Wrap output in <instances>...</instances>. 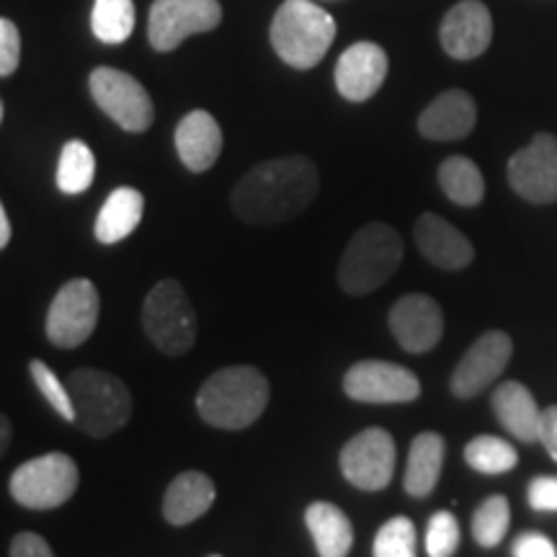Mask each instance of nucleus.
Wrapping results in <instances>:
<instances>
[{
	"instance_id": "nucleus-1",
	"label": "nucleus",
	"mask_w": 557,
	"mask_h": 557,
	"mask_svg": "<svg viewBox=\"0 0 557 557\" xmlns=\"http://www.w3.org/2000/svg\"><path fill=\"white\" fill-rule=\"evenodd\" d=\"M320 191L318 165L305 156L271 158L235 184L233 212L248 225H278L302 214Z\"/></svg>"
},
{
	"instance_id": "nucleus-2",
	"label": "nucleus",
	"mask_w": 557,
	"mask_h": 557,
	"mask_svg": "<svg viewBox=\"0 0 557 557\" xmlns=\"http://www.w3.org/2000/svg\"><path fill=\"white\" fill-rule=\"evenodd\" d=\"M271 385L256 367H225L209 374L197 393L201 421L222 431L253 426L269 406Z\"/></svg>"
},
{
	"instance_id": "nucleus-3",
	"label": "nucleus",
	"mask_w": 557,
	"mask_h": 557,
	"mask_svg": "<svg viewBox=\"0 0 557 557\" xmlns=\"http://www.w3.org/2000/svg\"><path fill=\"white\" fill-rule=\"evenodd\" d=\"M403 238L393 225L369 222L354 233L338 263V284L346 295H369L393 278L403 263Z\"/></svg>"
},
{
	"instance_id": "nucleus-4",
	"label": "nucleus",
	"mask_w": 557,
	"mask_h": 557,
	"mask_svg": "<svg viewBox=\"0 0 557 557\" xmlns=\"http://www.w3.org/2000/svg\"><path fill=\"white\" fill-rule=\"evenodd\" d=\"M336 21L312 0H284L271 21V47L295 70H310L331 50Z\"/></svg>"
},
{
	"instance_id": "nucleus-5",
	"label": "nucleus",
	"mask_w": 557,
	"mask_h": 557,
	"mask_svg": "<svg viewBox=\"0 0 557 557\" xmlns=\"http://www.w3.org/2000/svg\"><path fill=\"white\" fill-rule=\"evenodd\" d=\"M75 406V426L94 438H107L124 429L132 418V393L116 374L103 369H75L67 380Z\"/></svg>"
},
{
	"instance_id": "nucleus-6",
	"label": "nucleus",
	"mask_w": 557,
	"mask_h": 557,
	"mask_svg": "<svg viewBox=\"0 0 557 557\" xmlns=\"http://www.w3.org/2000/svg\"><path fill=\"white\" fill-rule=\"evenodd\" d=\"M143 329L150 344L165 357H184L197 344V315L176 278H163L143 302Z\"/></svg>"
},
{
	"instance_id": "nucleus-7",
	"label": "nucleus",
	"mask_w": 557,
	"mask_h": 557,
	"mask_svg": "<svg viewBox=\"0 0 557 557\" xmlns=\"http://www.w3.org/2000/svg\"><path fill=\"white\" fill-rule=\"evenodd\" d=\"M78 465L65 451L34 457L11 475L9 491L16 504L32 511H50L67 504L78 491Z\"/></svg>"
},
{
	"instance_id": "nucleus-8",
	"label": "nucleus",
	"mask_w": 557,
	"mask_h": 557,
	"mask_svg": "<svg viewBox=\"0 0 557 557\" xmlns=\"http://www.w3.org/2000/svg\"><path fill=\"white\" fill-rule=\"evenodd\" d=\"M88 88L99 109L124 132H148L156 120L150 94L135 75L116 67H96L88 78Z\"/></svg>"
},
{
	"instance_id": "nucleus-9",
	"label": "nucleus",
	"mask_w": 557,
	"mask_h": 557,
	"mask_svg": "<svg viewBox=\"0 0 557 557\" xmlns=\"http://www.w3.org/2000/svg\"><path fill=\"white\" fill-rule=\"evenodd\" d=\"M101 297L90 278H70L47 310V338L58 348H78L99 325Z\"/></svg>"
},
{
	"instance_id": "nucleus-10",
	"label": "nucleus",
	"mask_w": 557,
	"mask_h": 557,
	"mask_svg": "<svg viewBox=\"0 0 557 557\" xmlns=\"http://www.w3.org/2000/svg\"><path fill=\"white\" fill-rule=\"evenodd\" d=\"M220 24V0H156L150 5L148 39L156 52H173L191 34L212 32Z\"/></svg>"
},
{
	"instance_id": "nucleus-11",
	"label": "nucleus",
	"mask_w": 557,
	"mask_h": 557,
	"mask_svg": "<svg viewBox=\"0 0 557 557\" xmlns=\"http://www.w3.org/2000/svg\"><path fill=\"white\" fill-rule=\"evenodd\" d=\"M341 472L354 487L367 493L385 491L393 483L398 449L395 438L385 429H364L344 444L338 457Z\"/></svg>"
},
{
	"instance_id": "nucleus-12",
	"label": "nucleus",
	"mask_w": 557,
	"mask_h": 557,
	"mask_svg": "<svg viewBox=\"0 0 557 557\" xmlns=\"http://www.w3.org/2000/svg\"><path fill=\"white\" fill-rule=\"evenodd\" d=\"M344 393L351 400L369 403V406H395V403H413L421 398V382L408 367L367 359L344 374Z\"/></svg>"
},
{
	"instance_id": "nucleus-13",
	"label": "nucleus",
	"mask_w": 557,
	"mask_h": 557,
	"mask_svg": "<svg viewBox=\"0 0 557 557\" xmlns=\"http://www.w3.org/2000/svg\"><path fill=\"white\" fill-rule=\"evenodd\" d=\"M506 173L508 184L521 199L553 205L557 201V137L537 132L532 143L513 152Z\"/></svg>"
},
{
	"instance_id": "nucleus-14",
	"label": "nucleus",
	"mask_w": 557,
	"mask_h": 557,
	"mask_svg": "<svg viewBox=\"0 0 557 557\" xmlns=\"http://www.w3.org/2000/svg\"><path fill=\"white\" fill-rule=\"evenodd\" d=\"M513 344L504 331H487L462 354L449 380L451 395L459 400L478 398L506 372Z\"/></svg>"
},
{
	"instance_id": "nucleus-15",
	"label": "nucleus",
	"mask_w": 557,
	"mask_h": 557,
	"mask_svg": "<svg viewBox=\"0 0 557 557\" xmlns=\"http://www.w3.org/2000/svg\"><path fill=\"white\" fill-rule=\"evenodd\" d=\"M387 325L403 351L429 354L444 336V312L434 297L410 292L393 305Z\"/></svg>"
},
{
	"instance_id": "nucleus-16",
	"label": "nucleus",
	"mask_w": 557,
	"mask_h": 557,
	"mask_svg": "<svg viewBox=\"0 0 557 557\" xmlns=\"http://www.w3.org/2000/svg\"><path fill=\"white\" fill-rule=\"evenodd\" d=\"M438 41L451 60L468 62L487 52L493 41V16L483 0H459L438 29Z\"/></svg>"
},
{
	"instance_id": "nucleus-17",
	"label": "nucleus",
	"mask_w": 557,
	"mask_h": 557,
	"mask_svg": "<svg viewBox=\"0 0 557 557\" xmlns=\"http://www.w3.org/2000/svg\"><path fill=\"white\" fill-rule=\"evenodd\" d=\"M387 52L374 41H357L336 62V88L346 101H369L387 78Z\"/></svg>"
},
{
	"instance_id": "nucleus-18",
	"label": "nucleus",
	"mask_w": 557,
	"mask_h": 557,
	"mask_svg": "<svg viewBox=\"0 0 557 557\" xmlns=\"http://www.w3.org/2000/svg\"><path fill=\"white\" fill-rule=\"evenodd\" d=\"M413 238L423 259L434 263L436 269L459 271L468 269L475 259V248H472L468 235L459 233L451 222L438 218L434 212H423L416 220Z\"/></svg>"
},
{
	"instance_id": "nucleus-19",
	"label": "nucleus",
	"mask_w": 557,
	"mask_h": 557,
	"mask_svg": "<svg viewBox=\"0 0 557 557\" xmlns=\"http://www.w3.org/2000/svg\"><path fill=\"white\" fill-rule=\"evenodd\" d=\"M478 107L468 90L449 88L438 94L434 101L418 116V132L421 137L434 143H455L465 139L475 129Z\"/></svg>"
},
{
	"instance_id": "nucleus-20",
	"label": "nucleus",
	"mask_w": 557,
	"mask_h": 557,
	"mask_svg": "<svg viewBox=\"0 0 557 557\" xmlns=\"http://www.w3.org/2000/svg\"><path fill=\"white\" fill-rule=\"evenodd\" d=\"M173 143H176V152L186 169L191 173H205L218 163L222 152V129L209 111L194 109L178 122Z\"/></svg>"
},
{
	"instance_id": "nucleus-21",
	"label": "nucleus",
	"mask_w": 557,
	"mask_h": 557,
	"mask_svg": "<svg viewBox=\"0 0 557 557\" xmlns=\"http://www.w3.org/2000/svg\"><path fill=\"white\" fill-rule=\"evenodd\" d=\"M491 406L498 423L506 429V434H511L524 444L540 442L542 410L534 395L521 382L508 380L504 385H498L493 389Z\"/></svg>"
},
{
	"instance_id": "nucleus-22",
	"label": "nucleus",
	"mask_w": 557,
	"mask_h": 557,
	"mask_svg": "<svg viewBox=\"0 0 557 557\" xmlns=\"http://www.w3.org/2000/svg\"><path fill=\"white\" fill-rule=\"evenodd\" d=\"M214 498H218V491H214L212 478L197 470L181 472L171 480L163 496V517L171 527H186L205 517Z\"/></svg>"
},
{
	"instance_id": "nucleus-23",
	"label": "nucleus",
	"mask_w": 557,
	"mask_h": 557,
	"mask_svg": "<svg viewBox=\"0 0 557 557\" xmlns=\"http://www.w3.org/2000/svg\"><path fill=\"white\" fill-rule=\"evenodd\" d=\"M444 457H447V444L444 436L436 431H423L413 438L408 449V465H406V493L413 498H426L434 493V487L442 478Z\"/></svg>"
},
{
	"instance_id": "nucleus-24",
	"label": "nucleus",
	"mask_w": 557,
	"mask_h": 557,
	"mask_svg": "<svg viewBox=\"0 0 557 557\" xmlns=\"http://www.w3.org/2000/svg\"><path fill=\"white\" fill-rule=\"evenodd\" d=\"M145 212V197L132 186H120L103 201L99 218H96L94 235L103 246H114L139 227Z\"/></svg>"
},
{
	"instance_id": "nucleus-25",
	"label": "nucleus",
	"mask_w": 557,
	"mask_h": 557,
	"mask_svg": "<svg viewBox=\"0 0 557 557\" xmlns=\"http://www.w3.org/2000/svg\"><path fill=\"white\" fill-rule=\"evenodd\" d=\"M305 524L320 557H348L354 547V527L338 506L315 500L305 511Z\"/></svg>"
},
{
	"instance_id": "nucleus-26",
	"label": "nucleus",
	"mask_w": 557,
	"mask_h": 557,
	"mask_svg": "<svg viewBox=\"0 0 557 557\" xmlns=\"http://www.w3.org/2000/svg\"><path fill=\"white\" fill-rule=\"evenodd\" d=\"M438 186H442L444 197L459 207H478L485 197L483 173L475 160L465 156H451L438 165Z\"/></svg>"
},
{
	"instance_id": "nucleus-27",
	"label": "nucleus",
	"mask_w": 557,
	"mask_h": 557,
	"mask_svg": "<svg viewBox=\"0 0 557 557\" xmlns=\"http://www.w3.org/2000/svg\"><path fill=\"white\" fill-rule=\"evenodd\" d=\"M137 24L135 0H94L90 32L103 45H124Z\"/></svg>"
},
{
	"instance_id": "nucleus-28",
	"label": "nucleus",
	"mask_w": 557,
	"mask_h": 557,
	"mask_svg": "<svg viewBox=\"0 0 557 557\" xmlns=\"http://www.w3.org/2000/svg\"><path fill=\"white\" fill-rule=\"evenodd\" d=\"M96 178V156L83 139H70L58 160V189L62 194H83Z\"/></svg>"
},
{
	"instance_id": "nucleus-29",
	"label": "nucleus",
	"mask_w": 557,
	"mask_h": 557,
	"mask_svg": "<svg viewBox=\"0 0 557 557\" xmlns=\"http://www.w3.org/2000/svg\"><path fill=\"white\" fill-rule=\"evenodd\" d=\"M465 459L472 470L483 472V475H504V472L517 468L519 451L506 438L480 434L465 447Z\"/></svg>"
},
{
	"instance_id": "nucleus-30",
	"label": "nucleus",
	"mask_w": 557,
	"mask_h": 557,
	"mask_svg": "<svg viewBox=\"0 0 557 557\" xmlns=\"http://www.w3.org/2000/svg\"><path fill=\"white\" fill-rule=\"evenodd\" d=\"M511 527V506L506 496H487L472 513V537L480 547H498Z\"/></svg>"
},
{
	"instance_id": "nucleus-31",
	"label": "nucleus",
	"mask_w": 557,
	"mask_h": 557,
	"mask_svg": "<svg viewBox=\"0 0 557 557\" xmlns=\"http://www.w3.org/2000/svg\"><path fill=\"white\" fill-rule=\"evenodd\" d=\"M374 557H418L416 524L408 517H393L380 527L372 547Z\"/></svg>"
},
{
	"instance_id": "nucleus-32",
	"label": "nucleus",
	"mask_w": 557,
	"mask_h": 557,
	"mask_svg": "<svg viewBox=\"0 0 557 557\" xmlns=\"http://www.w3.org/2000/svg\"><path fill=\"white\" fill-rule=\"evenodd\" d=\"M29 374L39 393L45 395V400L52 406V410H58L60 418H65V421L75 423V406L73 398H70V389L67 385H62V380L52 372V367H47L41 359H34L29 364Z\"/></svg>"
},
{
	"instance_id": "nucleus-33",
	"label": "nucleus",
	"mask_w": 557,
	"mask_h": 557,
	"mask_svg": "<svg viewBox=\"0 0 557 557\" xmlns=\"http://www.w3.org/2000/svg\"><path fill=\"white\" fill-rule=\"evenodd\" d=\"M459 547V524L455 513L436 511L426 527V553L429 557H451Z\"/></svg>"
},
{
	"instance_id": "nucleus-34",
	"label": "nucleus",
	"mask_w": 557,
	"mask_h": 557,
	"mask_svg": "<svg viewBox=\"0 0 557 557\" xmlns=\"http://www.w3.org/2000/svg\"><path fill=\"white\" fill-rule=\"evenodd\" d=\"M21 62V37L11 18H0V75L11 78Z\"/></svg>"
},
{
	"instance_id": "nucleus-35",
	"label": "nucleus",
	"mask_w": 557,
	"mask_h": 557,
	"mask_svg": "<svg viewBox=\"0 0 557 557\" xmlns=\"http://www.w3.org/2000/svg\"><path fill=\"white\" fill-rule=\"evenodd\" d=\"M527 500L534 511H557V475H540L527 487Z\"/></svg>"
},
{
	"instance_id": "nucleus-36",
	"label": "nucleus",
	"mask_w": 557,
	"mask_h": 557,
	"mask_svg": "<svg viewBox=\"0 0 557 557\" xmlns=\"http://www.w3.org/2000/svg\"><path fill=\"white\" fill-rule=\"evenodd\" d=\"M511 553L513 557H557L555 542L540 532L519 534L517 542H513Z\"/></svg>"
},
{
	"instance_id": "nucleus-37",
	"label": "nucleus",
	"mask_w": 557,
	"mask_h": 557,
	"mask_svg": "<svg viewBox=\"0 0 557 557\" xmlns=\"http://www.w3.org/2000/svg\"><path fill=\"white\" fill-rule=\"evenodd\" d=\"M9 557H54L50 542L34 532H21L11 542Z\"/></svg>"
},
{
	"instance_id": "nucleus-38",
	"label": "nucleus",
	"mask_w": 557,
	"mask_h": 557,
	"mask_svg": "<svg viewBox=\"0 0 557 557\" xmlns=\"http://www.w3.org/2000/svg\"><path fill=\"white\" fill-rule=\"evenodd\" d=\"M540 442L547 449V455L557 462V406H549L542 410V426H540Z\"/></svg>"
},
{
	"instance_id": "nucleus-39",
	"label": "nucleus",
	"mask_w": 557,
	"mask_h": 557,
	"mask_svg": "<svg viewBox=\"0 0 557 557\" xmlns=\"http://www.w3.org/2000/svg\"><path fill=\"white\" fill-rule=\"evenodd\" d=\"M11 220H9V212H5V207H0V248H9L11 243Z\"/></svg>"
},
{
	"instance_id": "nucleus-40",
	"label": "nucleus",
	"mask_w": 557,
	"mask_h": 557,
	"mask_svg": "<svg viewBox=\"0 0 557 557\" xmlns=\"http://www.w3.org/2000/svg\"><path fill=\"white\" fill-rule=\"evenodd\" d=\"M0 429H3V438H0V449H9V438H11V421H9V416H3V421H0Z\"/></svg>"
},
{
	"instance_id": "nucleus-41",
	"label": "nucleus",
	"mask_w": 557,
	"mask_h": 557,
	"mask_svg": "<svg viewBox=\"0 0 557 557\" xmlns=\"http://www.w3.org/2000/svg\"><path fill=\"white\" fill-rule=\"evenodd\" d=\"M209 557H222V555H209Z\"/></svg>"
}]
</instances>
